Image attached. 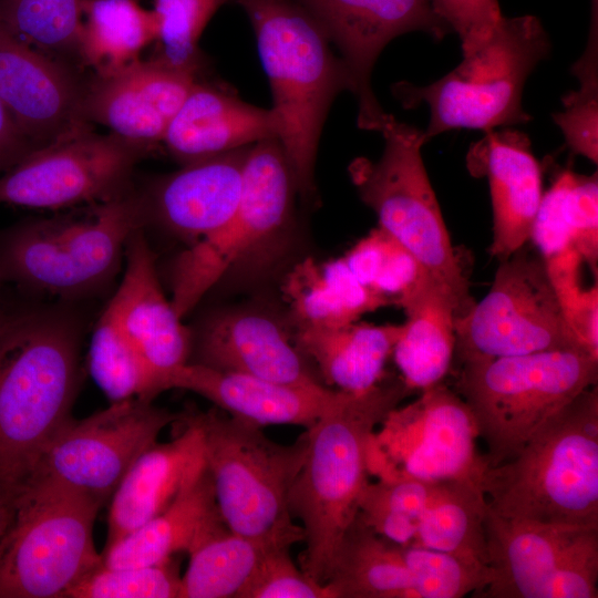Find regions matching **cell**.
Wrapping results in <instances>:
<instances>
[{
	"label": "cell",
	"instance_id": "cell-1",
	"mask_svg": "<svg viewBox=\"0 0 598 598\" xmlns=\"http://www.w3.org/2000/svg\"><path fill=\"white\" fill-rule=\"evenodd\" d=\"M79 357L80 333L64 313L28 310L0 323V483L13 495L72 419Z\"/></svg>",
	"mask_w": 598,
	"mask_h": 598
},
{
	"label": "cell",
	"instance_id": "cell-2",
	"mask_svg": "<svg viewBox=\"0 0 598 598\" xmlns=\"http://www.w3.org/2000/svg\"><path fill=\"white\" fill-rule=\"evenodd\" d=\"M409 391L402 379H382L361 393L344 391L328 413L306 429L307 453L288 505L303 530L301 569L318 584H326L339 544L370 482L372 435Z\"/></svg>",
	"mask_w": 598,
	"mask_h": 598
},
{
	"label": "cell",
	"instance_id": "cell-3",
	"mask_svg": "<svg viewBox=\"0 0 598 598\" xmlns=\"http://www.w3.org/2000/svg\"><path fill=\"white\" fill-rule=\"evenodd\" d=\"M252 25L272 93L280 141L297 184L308 200L316 192L320 134L334 97L353 93L351 75L319 23L292 0H235Z\"/></svg>",
	"mask_w": 598,
	"mask_h": 598
},
{
	"label": "cell",
	"instance_id": "cell-4",
	"mask_svg": "<svg viewBox=\"0 0 598 598\" xmlns=\"http://www.w3.org/2000/svg\"><path fill=\"white\" fill-rule=\"evenodd\" d=\"M495 514L543 524L598 526V389L555 413L509 461L482 480Z\"/></svg>",
	"mask_w": 598,
	"mask_h": 598
},
{
	"label": "cell",
	"instance_id": "cell-5",
	"mask_svg": "<svg viewBox=\"0 0 598 598\" xmlns=\"http://www.w3.org/2000/svg\"><path fill=\"white\" fill-rule=\"evenodd\" d=\"M144 224L142 196L133 188L21 221L0 237V281L61 298L90 293L115 276L128 239Z\"/></svg>",
	"mask_w": 598,
	"mask_h": 598
},
{
	"label": "cell",
	"instance_id": "cell-6",
	"mask_svg": "<svg viewBox=\"0 0 598 598\" xmlns=\"http://www.w3.org/2000/svg\"><path fill=\"white\" fill-rule=\"evenodd\" d=\"M179 417L200 432L220 516L229 530L268 546L303 540L289 512V493L307 453V432L293 443L270 440L247 421L187 409Z\"/></svg>",
	"mask_w": 598,
	"mask_h": 598
},
{
	"label": "cell",
	"instance_id": "cell-7",
	"mask_svg": "<svg viewBox=\"0 0 598 598\" xmlns=\"http://www.w3.org/2000/svg\"><path fill=\"white\" fill-rule=\"evenodd\" d=\"M597 379L598 355L584 347L462 362L457 388L486 445L487 467L513 458Z\"/></svg>",
	"mask_w": 598,
	"mask_h": 598
},
{
	"label": "cell",
	"instance_id": "cell-8",
	"mask_svg": "<svg viewBox=\"0 0 598 598\" xmlns=\"http://www.w3.org/2000/svg\"><path fill=\"white\" fill-rule=\"evenodd\" d=\"M293 172L277 137L247 151L240 197L216 233L185 247L171 269V302L181 319L230 272L264 268L281 250L293 220Z\"/></svg>",
	"mask_w": 598,
	"mask_h": 598
},
{
	"label": "cell",
	"instance_id": "cell-9",
	"mask_svg": "<svg viewBox=\"0 0 598 598\" xmlns=\"http://www.w3.org/2000/svg\"><path fill=\"white\" fill-rule=\"evenodd\" d=\"M550 48L537 17H502L487 39L450 73L423 86L400 82L392 91L405 109L429 106L426 142L456 128L488 132L526 123L532 117L523 107L524 85Z\"/></svg>",
	"mask_w": 598,
	"mask_h": 598
},
{
	"label": "cell",
	"instance_id": "cell-10",
	"mask_svg": "<svg viewBox=\"0 0 598 598\" xmlns=\"http://www.w3.org/2000/svg\"><path fill=\"white\" fill-rule=\"evenodd\" d=\"M379 161L358 157L349 175L379 227L396 239L453 298L457 318L475 305L464 265L456 254L429 179L421 150L423 131L388 114Z\"/></svg>",
	"mask_w": 598,
	"mask_h": 598
},
{
	"label": "cell",
	"instance_id": "cell-11",
	"mask_svg": "<svg viewBox=\"0 0 598 598\" xmlns=\"http://www.w3.org/2000/svg\"><path fill=\"white\" fill-rule=\"evenodd\" d=\"M101 506L85 493L31 477L16 495L0 549V598H62L99 567L93 527Z\"/></svg>",
	"mask_w": 598,
	"mask_h": 598
},
{
	"label": "cell",
	"instance_id": "cell-12",
	"mask_svg": "<svg viewBox=\"0 0 598 598\" xmlns=\"http://www.w3.org/2000/svg\"><path fill=\"white\" fill-rule=\"evenodd\" d=\"M487 581L480 598H597L598 526L485 515Z\"/></svg>",
	"mask_w": 598,
	"mask_h": 598
},
{
	"label": "cell",
	"instance_id": "cell-13",
	"mask_svg": "<svg viewBox=\"0 0 598 598\" xmlns=\"http://www.w3.org/2000/svg\"><path fill=\"white\" fill-rule=\"evenodd\" d=\"M455 334L462 362L586 348L564 316L546 261L522 249L502 260L488 293L456 319Z\"/></svg>",
	"mask_w": 598,
	"mask_h": 598
},
{
	"label": "cell",
	"instance_id": "cell-14",
	"mask_svg": "<svg viewBox=\"0 0 598 598\" xmlns=\"http://www.w3.org/2000/svg\"><path fill=\"white\" fill-rule=\"evenodd\" d=\"M374 431L369 471L378 478L476 481L487 468L478 431L463 398L442 382L406 406L394 408Z\"/></svg>",
	"mask_w": 598,
	"mask_h": 598
},
{
	"label": "cell",
	"instance_id": "cell-15",
	"mask_svg": "<svg viewBox=\"0 0 598 598\" xmlns=\"http://www.w3.org/2000/svg\"><path fill=\"white\" fill-rule=\"evenodd\" d=\"M150 148L91 127L37 147L0 175V204L65 210L132 189L135 166Z\"/></svg>",
	"mask_w": 598,
	"mask_h": 598
},
{
	"label": "cell",
	"instance_id": "cell-16",
	"mask_svg": "<svg viewBox=\"0 0 598 598\" xmlns=\"http://www.w3.org/2000/svg\"><path fill=\"white\" fill-rule=\"evenodd\" d=\"M484 580L483 568L450 554L395 544L357 515L324 585L329 598H462Z\"/></svg>",
	"mask_w": 598,
	"mask_h": 598
},
{
	"label": "cell",
	"instance_id": "cell-17",
	"mask_svg": "<svg viewBox=\"0 0 598 598\" xmlns=\"http://www.w3.org/2000/svg\"><path fill=\"white\" fill-rule=\"evenodd\" d=\"M178 413L152 401L131 399L82 420L71 421L43 452L33 476H42L85 493L102 505L159 433Z\"/></svg>",
	"mask_w": 598,
	"mask_h": 598
},
{
	"label": "cell",
	"instance_id": "cell-18",
	"mask_svg": "<svg viewBox=\"0 0 598 598\" xmlns=\"http://www.w3.org/2000/svg\"><path fill=\"white\" fill-rule=\"evenodd\" d=\"M322 28L341 53L358 101V125L379 132L388 116L371 85L374 63L394 38L422 31L436 40L452 32L429 0H292Z\"/></svg>",
	"mask_w": 598,
	"mask_h": 598
},
{
	"label": "cell",
	"instance_id": "cell-19",
	"mask_svg": "<svg viewBox=\"0 0 598 598\" xmlns=\"http://www.w3.org/2000/svg\"><path fill=\"white\" fill-rule=\"evenodd\" d=\"M84 89L68 63L0 25V100L35 147L91 127L83 112Z\"/></svg>",
	"mask_w": 598,
	"mask_h": 598
},
{
	"label": "cell",
	"instance_id": "cell-20",
	"mask_svg": "<svg viewBox=\"0 0 598 598\" xmlns=\"http://www.w3.org/2000/svg\"><path fill=\"white\" fill-rule=\"evenodd\" d=\"M194 72L154 58L137 60L85 84V120L151 148L167 128L197 81Z\"/></svg>",
	"mask_w": 598,
	"mask_h": 598
},
{
	"label": "cell",
	"instance_id": "cell-21",
	"mask_svg": "<svg viewBox=\"0 0 598 598\" xmlns=\"http://www.w3.org/2000/svg\"><path fill=\"white\" fill-rule=\"evenodd\" d=\"M194 362L215 370L296 385L320 383L298 351L287 327L256 309H228L209 316L192 338Z\"/></svg>",
	"mask_w": 598,
	"mask_h": 598
},
{
	"label": "cell",
	"instance_id": "cell-22",
	"mask_svg": "<svg viewBox=\"0 0 598 598\" xmlns=\"http://www.w3.org/2000/svg\"><path fill=\"white\" fill-rule=\"evenodd\" d=\"M248 147L183 164L142 196L145 221L155 219L185 247L220 229L237 208Z\"/></svg>",
	"mask_w": 598,
	"mask_h": 598
},
{
	"label": "cell",
	"instance_id": "cell-23",
	"mask_svg": "<svg viewBox=\"0 0 598 598\" xmlns=\"http://www.w3.org/2000/svg\"><path fill=\"white\" fill-rule=\"evenodd\" d=\"M105 310L164 380L189 361L192 333L163 291L142 228L128 239L123 277Z\"/></svg>",
	"mask_w": 598,
	"mask_h": 598
},
{
	"label": "cell",
	"instance_id": "cell-24",
	"mask_svg": "<svg viewBox=\"0 0 598 598\" xmlns=\"http://www.w3.org/2000/svg\"><path fill=\"white\" fill-rule=\"evenodd\" d=\"M165 389L188 390L229 415L259 427L298 425L309 429L338 403L344 391L321 383L296 385L187 362L171 371Z\"/></svg>",
	"mask_w": 598,
	"mask_h": 598
},
{
	"label": "cell",
	"instance_id": "cell-25",
	"mask_svg": "<svg viewBox=\"0 0 598 598\" xmlns=\"http://www.w3.org/2000/svg\"><path fill=\"white\" fill-rule=\"evenodd\" d=\"M472 174L486 176L493 208L489 252L505 260L529 239L542 197V167L529 137L516 130L485 132L467 155Z\"/></svg>",
	"mask_w": 598,
	"mask_h": 598
},
{
	"label": "cell",
	"instance_id": "cell-26",
	"mask_svg": "<svg viewBox=\"0 0 598 598\" xmlns=\"http://www.w3.org/2000/svg\"><path fill=\"white\" fill-rule=\"evenodd\" d=\"M176 422L179 434L141 454L112 494L105 547L161 514L204 468L199 430L179 414Z\"/></svg>",
	"mask_w": 598,
	"mask_h": 598
},
{
	"label": "cell",
	"instance_id": "cell-27",
	"mask_svg": "<svg viewBox=\"0 0 598 598\" xmlns=\"http://www.w3.org/2000/svg\"><path fill=\"white\" fill-rule=\"evenodd\" d=\"M277 137L271 110L195 82L162 143L182 165Z\"/></svg>",
	"mask_w": 598,
	"mask_h": 598
},
{
	"label": "cell",
	"instance_id": "cell-28",
	"mask_svg": "<svg viewBox=\"0 0 598 598\" xmlns=\"http://www.w3.org/2000/svg\"><path fill=\"white\" fill-rule=\"evenodd\" d=\"M227 528L205 463L195 480L161 514L105 547L102 564L109 567L158 565L177 553L189 554Z\"/></svg>",
	"mask_w": 598,
	"mask_h": 598
},
{
	"label": "cell",
	"instance_id": "cell-29",
	"mask_svg": "<svg viewBox=\"0 0 598 598\" xmlns=\"http://www.w3.org/2000/svg\"><path fill=\"white\" fill-rule=\"evenodd\" d=\"M398 306L406 321L392 354L406 386L423 391L450 371L456 346V306L448 291L427 274Z\"/></svg>",
	"mask_w": 598,
	"mask_h": 598
},
{
	"label": "cell",
	"instance_id": "cell-30",
	"mask_svg": "<svg viewBox=\"0 0 598 598\" xmlns=\"http://www.w3.org/2000/svg\"><path fill=\"white\" fill-rule=\"evenodd\" d=\"M403 324L351 322L337 328H293L298 351L312 360L337 390L361 393L377 385Z\"/></svg>",
	"mask_w": 598,
	"mask_h": 598
},
{
	"label": "cell",
	"instance_id": "cell-31",
	"mask_svg": "<svg viewBox=\"0 0 598 598\" xmlns=\"http://www.w3.org/2000/svg\"><path fill=\"white\" fill-rule=\"evenodd\" d=\"M281 290L293 328H337L392 306L363 285L342 257L322 264L301 260L288 272Z\"/></svg>",
	"mask_w": 598,
	"mask_h": 598
},
{
	"label": "cell",
	"instance_id": "cell-32",
	"mask_svg": "<svg viewBox=\"0 0 598 598\" xmlns=\"http://www.w3.org/2000/svg\"><path fill=\"white\" fill-rule=\"evenodd\" d=\"M486 511L482 483L433 482L412 546L450 554L487 569Z\"/></svg>",
	"mask_w": 598,
	"mask_h": 598
},
{
	"label": "cell",
	"instance_id": "cell-33",
	"mask_svg": "<svg viewBox=\"0 0 598 598\" xmlns=\"http://www.w3.org/2000/svg\"><path fill=\"white\" fill-rule=\"evenodd\" d=\"M152 9L140 0H83L79 61L104 75L137 60L157 40Z\"/></svg>",
	"mask_w": 598,
	"mask_h": 598
},
{
	"label": "cell",
	"instance_id": "cell-34",
	"mask_svg": "<svg viewBox=\"0 0 598 598\" xmlns=\"http://www.w3.org/2000/svg\"><path fill=\"white\" fill-rule=\"evenodd\" d=\"M268 545L228 528L189 555L178 598H241Z\"/></svg>",
	"mask_w": 598,
	"mask_h": 598
},
{
	"label": "cell",
	"instance_id": "cell-35",
	"mask_svg": "<svg viewBox=\"0 0 598 598\" xmlns=\"http://www.w3.org/2000/svg\"><path fill=\"white\" fill-rule=\"evenodd\" d=\"M89 370L111 403L153 401L165 391L164 375L146 361L106 310L91 338Z\"/></svg>",
	"mask_w": 598,
	"mask_h": 598
},
{
	"label": "cell",
	"instance_id": "cell-36",
	"mask_svg": "<svg viewBox=\"0 0 598 598\" xmlns=\"http://www.w3.org/2000/svg\"><path fill=\"white\" fill-rule=\"evenodd\" d=\"M83 0H0V25L11 34L68 63L79 60Z\"/></svg>",
	"mask_w": 598,
	"mask_h": 598
},
{
	"label": "cell",
	"instance_id": "cell-37",
	"mask_svg": "<svg viewBox=\"0 0 598 598\" xmlns=\"http://www.w3.org/2000/svg\"><path fill=\"white\" fill-rule=\"evenodd\" d=\"M432 488L433 482L378 478L364 487L357 515L380 536L402 546H412Z\"/></svg>",
	"mask_w": 598,
	"mask_h": 598
},
{
	"label": "cell",
	"instance_id": "cell-38",
	"mask_svg": "<svg viewBox=\"0 0 598 598\" xmlns=\"http://www.w3.org/2000/svg\"><path fill=\"white\" fill-rule=\"evenodd\" d=\"M540 207L568 236L571 248L596 271L598 258V177L566 169L543 193Z\"/></svg>",
	"mask_w": 598,
	"mask_h": 598
},
{
	"label": "cell",
	"instance_id": "cell-39",
	"mask_svg": "<svg viewBox=\"0 0 598 598\" xmlns=\"http://www.w3.org/2000/svg\"><path fill=\"white\" fill-rule=\"evenodd\" d=\"M342 258L363 285L396 306L426 275L415 257L381 227L371 230Z\"/></svg>",
	"mask_w": 598,
	"mask_h": 598
},
{
	"label": "cell",
	"instance_id": "cell-40",
	"mask_svg": "<svg viewBox=\"0 0 598 598\" xmlns=\"http://www.w3.org/2000/svg\"><path fill=\"white\" fill-rule=\"evenodd\" d=\"M181 579L172 558L151 566L101 564L71 586L62 598H178Z\"/></svg>",
	"mask_w": 598,
	"mask_h": 598
},
{
	"label": "cell",
	"instance_id": "cell-41",
	"mask_svg": "<svg viewBox=\"0 0 598 598\" xmlns=\"http://www.w3.org/2000/svg\"><path fill=\"white\" fill-rule=\"evenodd\" d=\"M230 0H153L159 52L172 66L197 73L199 38L217 10Z\"/></svg>",
	"mask_w": 598,
	"mask_h": 598
},
{
	"label": "cell",
	"instance_id": "cell-42",
	"mask_svg": "<svg viewBox=\"0 0 598 598\" xmlns=\"http://www.w3.org/2000/svg\"><path fill=\"white\" fill-rule=\"evenodd\" d=\"M580 256L568 249L546 261L548 274L558 296L564 316L580 342L598 355V290L580 287Z\"/></svg>",
	"mask_w": 598,
	"mask_h": 598
},
{
	"label": "cell",
	"instance_id": "cell-43",
	"mask_svg": "<svg viewBox=\"0 0 598 598\" xmlns=\"http://www.w3.org/2000/svg\"><path fill=\"white\" fill-rule=\"evenodd\" d=\"M290 548L265 549L241 598H329L326 585L316 582L295 565Z\"/></svg>",
	"mask_w": 598,
	"mask_h": 598
},
{
	"label": "cell",
	"instance_id": "cell-44",
	"mask_svg": "<svg viewBox=\"0 0 598 598\" xmlns=\"http://www.w3.org/2000/svg\"><path fill=\"white\" fill-rule=\"evenodd\" d=\"M434 12L461 39L463 55L481 45L503 17L498 0H429Z\"/></svg>",
	"mask_w": 598,
	"mask_h": 598
},
{
	"label": "cell",
	"instance_id": "cell-45",
	"mask_svg": "<svg viewBox=\"0 0 598 598\" xmlns=\"http://www.w3.org/2000/svg\"><path fill=\"white\" fill-rule=\"evenodd\" d=\"M34 148L0 100V175Z\"/></svg>",
	"mask_w": 598,
	"mask_h": 598
},
{
	"label": "cell",
	"instance_id": "cell-46",
	"mask_svg": "<svg viewBox=\"0 0 598 598\" xmlns=\"http://www.w3.org/2000/svg\"><path fill=\"white\" fill-rule=\"evenodd\" d=\"M14 498L16 495L0 483V549L12 523Z\"/></svg>",
	"mask_w": 598,
	"mask_h": 598
},
{
	"label": "cell",
	"instance_id": "cell-47",
	"mask_svg": "<svg viewBox=\"0 0 598 598\" xmlns=\"http://www.w3.org/2000/svg\"><path fill=\"white\" fill-rule=\"evenodd\" d=\"M7 313H6V311H4L3 307H2V302H1V298H0V323L4 319Z\"/></svg>",
	"mask_w": 598,
	"mask_h": 598
}]
</instances>
